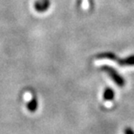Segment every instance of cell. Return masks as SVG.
<instances>
[{
	"label": "cell",
	"mask_w": 134,
	"mask_h": 134,
	"mask_svg": "<svg viewBox=\"0 0 134 134\" xmlns=\"http://www.w3.org/2000/svg\"><path fill=\"white\" fill-rule=\"evenodd\" d=\"M27 108L29 111H35L37 109V101L36 98H33L32 100H31L30 103H28L27 104Z\"/></svg>",
	"instance_id": "5b68a950"
},
{
	"label": "cell",
	"mask_w": 134,
	"mask_h": 134,
	"mask_svg": "<svg viewBox=\"0 0 134 134\" xmlns=\"http://www.w3.org/2000/svg\"><path fill=\"white\" fill-rule=\"evenodd\" d=\"M50 5V0H36L34 3V9L37 12H44L49 9Z\"/></svg>",
	"instance_id": "3957f363"
},
{
	"label": "cell",
	"mask_w": 134,
	"mask_h": 134,
	"mask_svg": "<svg viewBox=\"0 0 134 134\" xmlns=\"http://www.w3.org/2000/svg\"><path fill=\"white\" fill-rule=\"evenodd\" d=\"M95 58L97 59H109L115 61V62L118 63V65L121 66H134V55L128 56V57L125 58H120L115 55L114 53L106 52L96 55Z\"/></svg>",
	"instance_id": "6da1fadb"
},
{
	"label": "cell",
	"mask_w": 134,
	"mask_h": 134,
	"mask_svg": "<svg viewBox=\"0 0 134 134\" xmlns=\"http://www.w3.org/2000/svg\"><path fill=\"white\" fill-rule=\"evenodd\" d=\"M101 71L108 74V76L111 77V80H113L114 83L119 87H124L125 85V80L119 72H118L114 68L108 65H103L101 67Z\"/></svg>",
	"instance_id": "7a4b0ae2"
},
{
	"label": "cell",
	"mask_w": 134,
	"mask_h": 134,
	"mask_svg": "<svg viewBox=\"0 0 134 134\" xmlns=\"http://www.w3.org/2000/svg\"><path fill=\"white\" fill-rule=\"evenodd\" d=\"M115 93L114 91L110 87H107L104 89V93H103V98L104 101H111L114 99Z\"/></svg>",
	"instance_id": "277c9868"
},
{
	"label": "cell",
	"mask_w": 134,
	"mask_h": 134,
	"mask_svg": "<svg viewBox=\"0 0 134 134\" xmlns=\"http://www.w3.org/2000/svg\"><path fill=\"white\" fill-rule=\"evenodd\" d=\"M124 134H134V131L131 127H126L124 130Z\"/></svg>",
	"instance_id": "8992f818"
}]
</instances>
